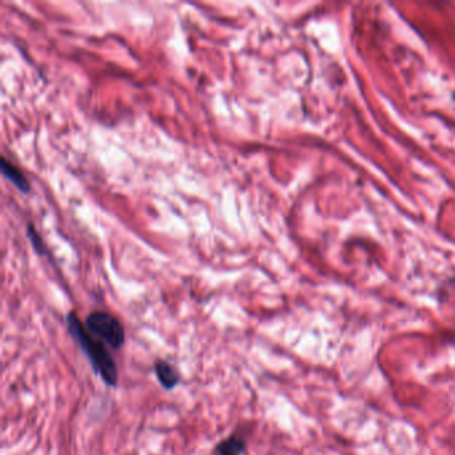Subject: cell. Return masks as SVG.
I'll list each match as a JSON object with an SVG mask.
<instances>
[{
	"instance_id": "4",
	"label": "cell",
	"mask_w": 455,
	"mask_h": 455,
	"mask_svg": "<svg viewBox=\"0 0 455 455\" xmlns=\"http://www.w3.org/2000/svg\"><path fill=\"white\" fill-rule=\"evenodd\" d=\"M0 166H1V172L4 174L5 178L10 179V182L22 192H30V183L27 180V178L24 176L23 172L19 170L18 167H15L12 163H10L7 159H1L0 162Z\"/></svg>"
},
{
	"instance_id": "2",
	"label": "cell",
	"mask_w": 455,
	"mask_h": 455,
	"mask_svg": "<svg viewBox=\"0 0 455 455\" xmlns=\"http://www.w3.org/2000/svg\"><path fill=\"white\" fill-rule=\"evenodd\" d=\"M86 329L113 349H120L124 345V329L119 320L108 312H91L86 319Z\"/></svg>"
},
{
	"instance_id": "5",
	"label": "cell",
	"mask_w": 455,
	"mask_h": 455,
	"mask_svg": "<svg viewBox=\"0 0 455 455\" xmlns=\"http://www.w3.org/2000/svg\"><path fill=\"white\" fill-rule=\"evenodd\" d=\"M246 450V443L240 436H230L220 442L216 447V455H242Z\"/></svg>"
},
{
	"instance_id": "6",
	"label": "cell",
	"mask_w": 455,
	"mask_h": 455,
	"mask_svg": "<svg viewBox=\"0 0 455 455\" xmlns=\"http://www.w3.org/2000/svg\"><path fill=\"white\" fill-rule=\"evenodd\" d=\"M28 237H30V240L32 242L34 248H35L39 254H42L43 250H45V247H43V242L40 240V237L38 235V233L35 231L34 226H30V227H28Z\"/></svg>"
},
{
	"instance_id": "1",
	"label": "cell",
	"mask_w": 455,
	"mask_h": 455,
	"mask_svg": "<svg viewBox=\"0 0 455 455\" xmlns=\"http://www.w3.org/2000/svg\"><path fill=\"white\" fill-rule=\"evenodd\" d=\"M66 320L73 340L78 342L80 349L84 351L94 370L100 375L104 384L115 387L118 384V369L110 353L100 342L90 336L75 312H70Z\"/></svg>"
},
{
	"instance_id": "3",
	"label": "cell",
	"mask_w": 455,
	"mask_h": 455,
	"mask_svg": "<svg viewBox=\"0 0 455 455\" xmlns=\"http://www.w3.org/2000/svg\"><path fill=\"white\" fill-rule=\"evenodd\" d=\"M155 374H156V378H158L159 384L167 390H172L180 381L179 371L172 364H170L168 362H165V360L156 362Z\"/></svg>"
}]
</instances>
